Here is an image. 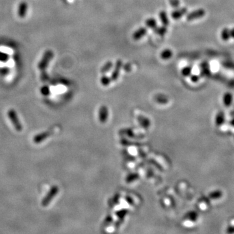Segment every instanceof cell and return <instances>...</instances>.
<instances>
[{
    "label": "cell",
    "instance_id": "5bb4252c",
    "mask_svg": "<svg viewBox=\"0 0 234 234\" xmlns=\"http://www.w3.org/2000/svg\"><path fill=\"white\" fill-rule=\"evenodd\" d=\"M113 66V63L111 61H108L106 64H104V66L102 67V69H101V72L102 74H105L107 73V72L109 71Z\"/></svg>",
    "mask_w": 234,
    "mask_h": 234
},
{
    "label": "cell",
    "instance_id": "3957f363",
    "mask_svg": "<svg viewBox=\"0 0 234 234\" xmlns=\"http://www.w3.org/2000/svg\"><path fill=\"white\" fill-rule=\"evenodd\" d=\"M122 66V61L121 60H118L116 63L114 69L113 71V73L111 74V79L113 81H116L119 78L120 71L121 70V68Z\"/></svg>",
    "mask_w": 234,
    "mask_h": 234
},
{
    "label": "cell",
    "instance_id": "d6986e66",
    "mask_svg": "<svg viewBox=\"0 0 234 234\" xmlns=\"http://www.w3.org/2000/svg\"><path fill=\"white\" fill-rule=\"evenodd\" d=\"M227 233H234V226H230L227 228Z\"/></svg>",
    "mask_w": 234,
    "mask_h": 234
},
{
    "label": "cell",
    "instance_id": "52a82bcc",
    "mask_svg": "<svg viewBox=\"0 0 234 234\" xmlns=\"http://www.w3.org/2000/svg\"><path fill=\"white\" fill-rule=\"evenodd\" d=\"M173 53L170 49H165L160 54V57L163 60H168L172 57Z\"/></svg>",
    "mask_w": 234,
    "mask_h": 234
},
{
    "label": "cell",
    "instance_id": "2e32d148",
    "mask_svg": "<svg viewBox=\"0 0 234 234\" xmlns=\"http://www.w3.org/2000/svg\"><path fill=\"white\" fill-rule=\"evenodd\" d=\"M155 31L157 33V34H159L161 36H163L166 33L167 30H166V28H165V26H164V27H161V28H155Z\"/></svg>",
    "mask_w": 234,
    "mask_h": 234
},
{
    "label": "cell",
    "instance_id": "e0dca14e",
    "mask_svg": "<svg viewBox=\"0 0 234 234\" xmlns=\"http://www.w3.org/2000/svg\"><path fill=\"white\" fill-rule=\"evenodd\" d=\"M111 79L108 78L107 76H104L102 77L101 78V83L104 86H107L108 85L110 84V82H111Z\"/></svg>",
    "mask_w": 234,
    "mask_h": 234
},
{
    "label": "cell",
    "instance_id": "8992f818",
    "mask_svg": "<svg viewBox=\"0 0 234 234\" xmlns=\"http://www.w3.org/2000/svg\"><path fill=\"white\" fill-rule=\"evenodd\" d=\"M233 101V96L231 93H227L223 96V103L225 106L229 107L231 105Z\"/></svg>",
    "mask_w": 234,
    "mask_h": 234
},
{
    "label": "cell",
    "instance_id": "4fadbf2b",
    "mask_svg": "<svg viewBox=\"0 0 234 234\" xmlns=\"http://www.w3.org/2000/svg\"><path fill=\"white\" fill-rule=\"evenodd\" d=\"M221 37L224 41H227L228 40H229L231 37L230 30H229L228 28L224 29L221 33Z\"/></svg>",
    "mask_w": 234,
    "mask_h": 234
},
{
    "label": "cell",
    "instance_id": "9c48e42d",
    "mask_svg": "<svg viewBox=\"0 0 234 234\" xmlns=\"http://www.w3.org/2000/svg\"><path fill=\"white\" fill-rule=\"evenodd\" d=\"M28 9V5L26 3L22 2L20 4L19 8H18V14L21 18H23L26 15V13L27 12Z\"/></svg>",
    "mask_w": 234,
    "mask_h": 234
},
{
    "label": "cell",
    "instance_id": "44dd1931",
    "mask_svg": "<svg viewBox=\"0 0 234 234\" xmlns=\"http://www.w3.org/2000/svg\"><path fill=\"white\" fill-rule=\"evenodd\" d=\"M230 124L232 126H234V119H233L231 122H230Z\"/></svg>",
    "mask_w": 234,
    "mask_h": 234
},
{
    "label": "cell",
    "instance_id": "7a4b0ae2",
    "mask_svg": "<svg viewBox=\"0 0 234 234\" xmlns=\"http://www.w3.org/2000/svg\"><path fill=\"white\" fill-rule=\"evenodd\" d=\"M205 14H206V12L204 9H198V10H196L195 11L189 13L187 16V20L189 21H191V20H196V19H198V18L203 17V16L205 15Z\"/></svg>",
    "mask_w": 234,
    "mask_h": 234
},
{
    "label": "cell",
    "instance_id": "9a60e30c",
    "mask_svg": "<svg viewBox=\"0 0 234 234\" xmlns=\"http://www.w3.org/2000/svg\"><path fill=\"white\" fill-rule=\"evenodd\" d=\"M191 71H192V69L190 66H186V67H184L182 69L181 74L183 76L187 77V76H190Z\"/></svg>",
    "mask_w": 234,
    "mask_h": 234
},
{
    "label": "cell",
    "instance_id": "7c38bea8",
    "mask_svg": "<svg viewBox=\"0 0 234 234\" xmlns=\"http://www.w3.org/2000/svg\"><path fill=\"white\" fill-rule=\"evenodd\" d=\"M145 23L146 25V26L149 28L155 29V28H157V22L153 18H150L147 19L145 22Z\"/></svg>",
    "mask_w": 234,
    "mask_h": 234
},
{
    "label": "cell",
    "instance_id": "6da1fadb",
    "mask_svg": "<svg viewBox=\"0 0 234 234\" xmlns=\"http://www.w3.org/2000/svg\"><path fill=\"white\" fill-rule=\"evenodd\" d=\"M53 53L52 52H51V51L46 52L45 53L44 57H43V58L40 61V63L38 66L39 69H41V70L45 69L46 67V66H48L49 61H51V59L53 58Z\"/></svg>",
    "mask_w": 234,
    "mask_h": 234
},
{
    "label": "cell",
    "instance_id": "5b68a950",
    "mask_svg": "<svg viewBox=\"0 0 234 234\" xmlns=\"http://www.w3.org/2000/svg\"><path fill=\"white\" fill-rule=\"evenodd\" d=\"M187 9H186V8H183V9H181L180 10L175 11L171 14L172 17L175 20L180 19L181 16H183L187 13Z\"/></svg>",
    "mask_w": 234,
    "mask_h": 234
},
{
    "label": "cell",
    "instance_id": "ba28073f",
    "mask_svg": "<svg viewBox=\"0 0 234 234\" xmlns=\"http://www.w3.org/2000/svg\"><path fill=\"white\" fill-rule=\"evenodd\" d=\"M224 122V114L223 112L221 111L216 114L215 118V124L216 126H221Z\"/></svg>",
    "mask_w": 234,
    "mask_h": 234
},
{
    "label": "cell",
    "instance_id": "8fae6325",
    "mask_svg": "<svg viewBox=\"0 0 234 234\" xmlns=\"http://www.w3.org/2000/svg\"><path fill=\"white\" fill-rule=\"evenodd\" d=\"M160 18L164 26H167L169 23V20L167 16L166 13L165 11H161L160 13Z\"/></svg>",
    "mask_w": 234,
    "mask_h": 234
},
{
    "label": "cell",
    "instance_id": "ac0fdd59",
    "mask_svg": "<svg viewBox=\"0 0 234 234\" xmlns=\"http://www.w3.org/2000/svg\"><path fill=\"white\" fill-rule=\"evenodd\" d=\"M191 81L193 82H197L198 80H199V77L198 76H196V75H193V76H192L191 78Z\"/></svg>",
    "mask_w": 234,
    "mask_h": 234
},
{
    "label": "cell",
    "instance_id": "277c9868",
    "mask_svg": "<svg viewBox=\"0 0 234 234\" xmlns=\"http://www.w3.org/2000/svg\"><path fill=\"white\" fill-rule=\"evenodd\" d=\"M147 33V29L145 28H140L136 30L133 34V38L135 40H139L143 38Z\"/></svg>",
    "mask_w": 234,
    "mask_h": 234
},
{
    "label": "cell",
    "instance_id": "30bf717a",
    "mask_svg": "<svg viewBox=\"0 0 234 234\" xmlns=\"http://www.w3.org/2000/svg\"><path fill=\"white\" fill-rule=\"evenodd\" d=\"M222 192L220 190H216L215 191L211 192L208 195V198L212 199V200H216L219 199L222 196Z\"/></svg>",
    "mask_w": 234,
    "mask_h": 234
},
{
    "label": "cell",
    "instance_id": "ffe728a7",
    "mask_svg": "<svg viewBox=\"0 0 234 234\" xmlns=\"http://www.w3.org/2000/svg\"><path fill=\"white\" fill-rule=\"evenodd\" d=\"M230 35H231V37L234 38V28L230 30Z\"/></svg>",
    "mask_w": 234,
    "mask_h": 234
}]
</instances>
